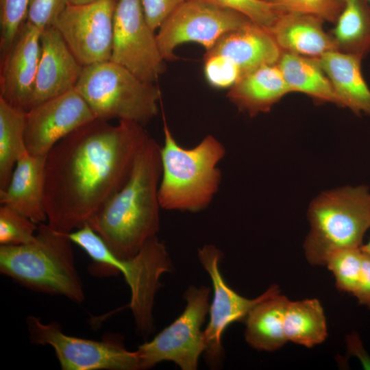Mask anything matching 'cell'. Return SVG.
Here are the masks:
<instances>
[{
  "mask_svg": "<svg viewBox=\"0 0 370 370\" xmlns=\"http://www.w3.org/2000/svg\"><path fill=\"white\" fill-rule=\"evenodd\" d=\"M331 81L343 108L356 115L370 116V89L361 71L362 57L339 50L317 58Z\"/></svg>",
  "mask_w": 370,
  "mask_h": 370,
  "instance_id": "obj_21",
  "label": "cell"
},
{
  "mask_svg": "<svg viewBox=\"0 0 370 370\" xmlns=\"http://www.w3.org/2000/svg\"><path fill=\"white\" fill-rule=\"evenodd\" d=\"M204 74L208 82L218 88H230L241 76L238 66L220 55L204 56Z\"/></svg>",
  "mask_w": 370,
  "mask_h": 370,
  "instance_id": "obj_32",
  "label": "cell"
},
{
  "mask_svg": "<svg viewBox=\"0 0 370 370\" xmlns=\"http://www.w3.org/2000/svg\"><path fill=\"white\" fill-rule=\"evenodd\" d=\"M68 237L97 264L121 272L131 291L129 304L138 329L148 334L153 325L152 309L160 278L171 269L166 248L157 236L148 240L133 258L117 257L88 223L68 234Z\"/></svg>",
  "mask_w": 370,
  "mask_h": 370,
  "instance_id": "obj_6",
  "label": "cell"
},
{
  "mask_svg": "<svg viewBox=\"0 0 370 370\" xmlns=\"http://www.w3.org/2000/svg\"><path fill=\"white\" fill-rule=\"evenodd\" d=\"M278 65L267 64L243 75L230 88L229 100L249 116L269 112L282 97L291 92Z\"/></svg>",
  "mask_w": 370,
  "mask_h": 370,
  "instance_id": "obj_20",
  "label": "cell"
},
{
  "mask_svg": "<svg viewBox=\"0 0 370 370\" xmlns=\"http://www.w3.org/2000/svg\"><path fill=\"white\" fill-rule=\"evenodd\" d=\"M83 69L54 26L42 30L40 57L27 111L75 88Z\"/></svg>",
  "mask_w": 370,
  "mask_h": 370,
  "instance_id": "obj_16",
  "label": "cell"
},
{
  "mask_svg": "<svg viewBox=\"0 0 370 370\" xmlns=\"http://www.w3.org/2000/svg\"><path fill=\"white\" fill-rule=\"evenodd\" d=\"M310 231L304 244L308 261L325 264L334 252L360 247L370 228V192L366 185L324 191L308 210Z\"/></svg>",
  "mask_w": 370,
  "mask_h": 370,
  "instance_id": "obj_5",
  "label": "cell"
},
{
  "mask_svg": "<svg viewBox=\"0 0 370 370\" xmlns=\"http://www.w3.org/2000/svg\"><path fill=\"white\" fill-rule=\"evenodd\" d=\"M110 60L148 83L154 84L164 73L165 60L140 0H117Z\"/></svg>",
  "mask_w": 370,
  "mask_h": 370,
  "instance_id": "obj_11",
  "label": "cell"
},
{
  "mask_svg": "<svg viewBox=\"0 0 370 370\" xmlns=\"http://www.w3.org/2000/svg\"><path fill=\"white\" fill-rule=\"evenodd\" d=\"M41 32L25 21L9 49L1 56L0 98L25 112L39 64Z\"/></svg>",
  "mask_w": 370,
  "mask_h": 370,
  "instance_id": "obj_15",
  "label": "cell"
},
{
  "mask_svg": "<svg viewBox=\"0 0 370 370\" xmlns=\"http://www.w3.org/2000/svg\"><path fill=\"white\" fill-rule=\"evenodd\" d=\"M26 112L0 98V190L8 185L17 161L29 153L25 142Z\"/></svg>",
  "mask_w": 370,
  "mask_h": 370,
  "instance_id": "obj_26",
  "label": "cell"
},
{
  "mask_svg": "<svg viewBox=\"0 0 370 370\" xmlns=\"http://www.w3.org/2000/svg\"><path fill=\"white\" fill-rule=\"evenodd\" d=\"M362 251L370 256V240L365 245H362L360 247Z\"/></svg>",
  "mask_w": 370,
  "mask_h": 370,
  "instance_id": "obj_37",
  "label": "cell"
},
{
  "mask_svg": "<svg viewBox=\"0 0 370 370\" xmlns=\"http://www.w3.org/2000/svg\"><path fill=\"white\" fill-rule=\"evenodd\" d=\"M198 257L210 275L213 286L210 319L204 330L206 343L204 353L207 362L211 366L217 367L222 359L221 340L227 327L234 321H245L251 309L270 295L277 286H271L256 298H245L236 293L225 282L219 269L222 257L220 250L212 245H206L199 249Z\"/></svg>",
  "mask_w": 370,
  "mask_h": 370,
  "instance_id": "obj_14",
  "label": "cell"
},
{
  "mask_svg": "<svg viewBox=\"0 0 370 370\" xmlns=\"http://www.w3.org/2000/svg\"><path fill=\"white\" fill-rule=\"evenodd\" d=\"M186 0H140L146 21L155 31L166 17Z\"/></svg>",
  "mask_w": 370,
  "mask_h": 370,
  "instance_id": "obj_34",
  "label": "cell"
},
{
  "mask_svg": "<svg viewBox=\"0 0 370 370\" xmlns=\"http://www.w3.org/2000/svg\"><path fill=\"white\" fill-rule=\"evenodd\" d=\"M67 0H29L26 21L40 30L53 26Z\"/></svg>",
  "mask_w": 370,
  "mask_h": 370,
  "instance_id": "obj_33",
  "label": "cell"
},
{
  "mask_svg": "<svg viewBox=\"0 0 370 370\" xmlns=\"http://www.w3.org/2000/svg\"><path fill=\"white\" fill-rule=\"evenodd\" d=\"M98 0H67L68 4L72 5H83L92 3Z\"/></svg>",
  "mask_w": 370,
  "mask_h": 370,
  "instance_id": "obj_36",
  "label": "cell"
},
{
  "mask_svg": "<svg viewBox=\"0 0 370 370\" xmlns=\"http://www.w3.org/2000/svg\"><path fill=\"white\" fill-rule=\"evenodd\" d=\"M332 38L338 49L362 58L370 51V6L367 0H342Z\"/></svg>",
  "mask_w": 370,
  "mask_h": 370,
  "instance_id": "obj_24",
  "label": "cell"
},
{
  "mask_svg": "<svg viewBox=\"0 0 370 370\" xmlns=\"http://www.w3.org/2000/svg\"><path fill=\"white\" fill-rule=\"evenodd\" d=\"M36 223L12 208L1 205L0 208L1 245H25L34 241Z\"/></svg>",
  "mask_w": 370,
  "mask_h": 370,
  "instance_id": "obj_28",
  "label": "cell"
},
{
  "mask_svg": "<svg viewBox=\"0 0 370 370\" xmlns=\"http://www.w3.org/2000/svg\"><path fill=\"white\" fill-rule=\"evenodd\" d=\"M369 4V6H370V0H367Z\"/></svg>",
  "mask_w": 370,
  "mask_h": 370,
  "instance_id": "obj_39",
  "label": "cell"
},
{
  "mask_svg": "<svg viewBox=\"0 0 370 370\" xmlns=\"http://www.w3.org/2000/svg\"><path fill=\"white\" fill-rule=\"evenodd\" d=\"M0 271L31 289L82 302L84 293L75 266L72 241L47 223L25 245H1Z\"/></svg>",
  "mask_w": 370,
  "mask_h": 370,
  "instance_id": "obj_4",
  "label": "cell"
},
{
  "mask_svg": "<svg viewBox=\"0 0 370 370\" xmlns=\"http://www.w3.org/2000/svg\"><path fill=\"white\" fill-rule=\"evenodd\" d=\"M149 137L134 121L96 119L58 141L45 158L47 224L69 234L88 223L125 184Z\"/></svg>",
  "mask_w": 370,
  "mask_h": 370,
  "instance_id": "obj_1",
  "label": "cell"
},
{
  "mask_svg": "<svg viewBox=\"0 0 370 370\" xmlns=\"http://www.w3.org/2000/svg\"><path fill=\"white\" fill-rule=\"evenodd\" d=\"M288 341L312 347L325 339L327 325L323 309L317 299L288 301L284 321Z\"/></svg>",
  "mask_w": 370,
  "mask_h": 370,
  "instance_id": "obj_25",
  "label": "cell"
},
{
  "mask_svg": "<svg viewBox=\"0 0 370 370\" xmlns=\"http://www.w3.org/2000/svg\"><path fill=\"white\" fill-rule=\"evenodd\" d=\"M75 88L97 119H117L145 126L158 113L159 88L111 60L84 66Z\"/></svg>",
  "mask_w": 370,
  "mask_h": 370,
  "instance_id": "obj_7",
  "label": "cell"
},
{
  "mask_svg": "<svg viewBox=\"0 0 370 370\" xmlns=\"http://www.w3.org/2000/svg\"><path fill=\"white\" fill-rule=\"evenodd\" d=\"M280 295L278 286L258 303L246 319L245 336L252 347L268 352L280 349L288 341L284 328V314L288 302Z\"/></svg>",
  "mask_w": 370,
  "mask_h": 370,
  "instance_id": "obj_22",
  "label": "cell"
},
{
  "mask_svg": "<svg viewBox=\"0 0 370 370\" xmlns=\"http://www.w3.org/2000/svg\"><path fill=\"white\" fill-rule=\"evenodd\" d=\"M360 247L337 251L325 263L334 275L338 288L352 295L357 289L362 272L364 252Z\"/></svg>",
  "mask_w": 370,
  "mask_h": 370,
  "instance_id": "obj_27",
  "label": "cell"
},
{
  "mask_svg": "<svg viewBox=\"0 0 370 370\" xmlns=\"http://www.w3.org/2000/svg\"><path fill=\"white\" fill-rule=\"evenodd\" d=\"M323 21L312 15L284 12L269 31L282 52L319 58L338 50L332 36L324 31Z\"/></svg>",
  "mask_w": 370,
  "mask_h": 370,
  "instance_id": "obj_19",
  "label": "cell"
},
{
  "mask_svg": "<svg viewBox=\"0 0 370 370\" xmlns=\"http://www.w3.org/2000/svg\"><path fill=\"white\" fill-rule=\"evenodd\" d=\"M29 0H0V51L4 54L26 21Z\"/></svg>",
  "mask_w": 370,
  "mask_h": 370,
  "instance_id": "obj_30",
  "label": "cell"
},
{
  "mask_svg": "<svg viewBox=\"0 0 370 370\" xmlns=\"http://www.w3.org/2000/svg\"><path fill=\"white\" fill-rule=\"evenodd\" d=\"M96 117L73 88L26 112L25 142L28 153L46 156L61 139Z\"/></svg>",
  "mask_w": 370,
  "mask_h": 370,
  "instance_id": "obj_13",
  "label": "cell"
},
{
  "mask_svg": "<svg viewBox=\"0 0 370 370\" xmlns=\"http://www.w3.org/2000/svg\"><path fill=\"white\" fill-rule=\"evenodd\" d=\"M282 53L270 32L250 21L221 36L204 56L220 55L230 59L242 76L260 66L278 64Z\"/></svg>",
  "mask_w": 370,
  "mask_h": 370,
  "instance_id": "obj_17",
  "label": "cell"
},
{
  "mask_svg": "<svg viewBox=\"0 0 370 370\" xmlns=\"http://www.w3.org/2000/svg\"><path fill=\"white\" fill-rule=\"evenodd\" d=\"M116 2L68 4L56 20L53 26L84 66L110 60Z\"/></svg>",
  "mask_w": 370,
  "mask_h": 370,
  "instance_id": "obj_12",
  "label": "cell"
},
{
  "mask_svg": "<svg viewBox=\"0 0 370 370\" xmlns=\"http://www.w3.org/2000/svg\"><path fill=\"white\" fill-rule=\"evenodd\" d=\"M210 288L204 286L188 287L184 294L187 304L184 312L136 351L140 369L162 361H172L182 370L197 369L199 358L206 349L201 327L210 310Z\"/></svg>",
  "mask_w": 370,
  "mask_h": 370,
  "instance_id": "obj_8",
  "label": "cell"
},
{
  "mask_svg": "<svg viewBox=\"0 0 370 370\" xmlns=\"http://www.w3.org/2000/svg\"><path fill=\"white\" fill-rule=\"evenodd\" d=\"M282 12L317 16L323 21L336 22L342 9V0H273Z\"/></svg>",
  "mask_w": 370,
  "mask_h": 370,
  "instance_id": "obj_31",
  "label": "cell"
},
{
  "mask_svg": "<svg viewBox=\"0 0 370 370\" xmlns=\"http://www.w3.org/2000/svg\"><path fill=\"white\" fill-rule=\"evenodd\" d=\"M264 1L271 2L273 0H264Z\"/></svg>",
  "mask_w": 370,
  "mask_h": 370,
  "instance_id": "obj_38",
  "label": "cell"
},
{
  "mask_svg": "<svg viewBox=\"0 0 370 370\" xmlns=\"http://www.w3.org/2000/svg\"><path fill=\"white\" fill-rule=\"evenodd\" d=\"M358 302L370 308V256L364 252L362 268L356 291L354 295Z\"/></svg>",
  "mask_w": 370,
  "mask_h": 370,
  "instance_id": "obj_35",
  "label": "cell"
},
{
  "mask_svg": "<svg viewBox=\"0 0 370 370\" xmlns=\"http://www.w3.org/2000/svg\"><path fill=\"white\" fill-rule=\"evenodd\" d=\"M222 8L236 11L253 23L269 29L282 12L273 2L264 0H206Z\"/></svg>",
  "mask_w": 370,
  "mask_h": 370,
  "instance_id": "obj_29",
  "label": "cell"
},
{
  "mask_svg": "<svg viewBox=\"0 0 370 370\" xmlns=\"http://www.w3.org/2000/svg\"><path fill=\"white\" fill-rule=\"evenodd\" d=\"M244 15L206 0H186L158 28L156 40L165 61L175 60V49L186 42L201 45L206 52L227 32L250 22Z\"/></svg>",
  "mask_w": 370,
  "mask_h": 370,
  "instance_id": "obj_9",
  "label": "cell"
},
{
  "mask_svg": "<svg viewBox=\"0 0 370 370\" xmlns=\"http://www.w3.org/2000/svg\"><path fill=\"white\" fill-rule=\"evenodd\" d=\"M160 148L157 141L149 138L125 184L88 222L120 258L135 256L159 230Z\"/></svg>",
  "mask_w": 370,
  "mask_h": 370,
  "instance_id": "obj_2",
  "label": "cell"
},
{
  "mask_svg": "<svg viewBox=\"0 0 370 370\" xmlns=\"http://www.w3.org/2000/svg\"><path fill=\"white\" fill-rule=\"evenodd\" d=\"M46 156L27 153L16 162L7 187L0 190V203L36 224L47 221L44 208Z\"/></svg>",
  "mask_w": 370,
  "mask_h": 370,
  "instance_id": "obj_18",
  "label": "cell"
},
{
  "mask_svg": "<svg viewBox=\"0 0 370 370\" xmlns=\"http://www.w3.org/2000/svg\"><path fill=\"white\" fill-rule=\"evenodd\" d=\"M278 64L291 92H300L317 101L343 107L317 58L282 52Z\"/></svg>",
  "mask_w": 370,
  "mask_h": 370,
  "instance_id": "obj_23",
  "label": "cell"
},
{
  "mask_svg": "<svg viewBox=\"0 0 370 370\" xmlns=\"http://www.w3.org/2000/svg\"><path fill=\"white\" fill-rule=\"evenodd\" d=\"M160 148L162 175L158 188L161 208L199 212L209 206L222 179L219 162L225 148L216 137L206 136L196 146L185 148L164 124Z\"/></svg>",
  "mask_w": 370,
  "mask_h": 370,
  "instance_id": "obj_3",
  "label": "cell"
},
{
  "mask_svg": "<svg viewBox=\"0 0 370 370\" xmlns=\"http://www.w3.org/2000/svg\"><path fill=\"white\" fill-rule=\"evenodd\" d=\"M30 340L51 345L63 370L140 369L135 352L127 350L112 338L93 341L64 334L58 323L45 324L38 317L27 319Z\"/></svg>",
  "mask_w": 370,
  "mask_h": 370,
  "instance_id": "obj_10",
  "label": "cell"
}]
</instances>
